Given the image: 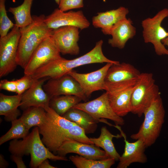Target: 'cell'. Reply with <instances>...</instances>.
Segmentation results:
<instances>
[{
  "mask_svg": "<svg viewBox=\"0 0 168 168\" xmlns=\"http://www.w3.org/2000/svg\"><path fill=\"white\" fill-rule=\"evenodd\" d=\"M103 41L97 42L90 51L79 57L71 60L62 58L49 63L37 69L32 75L33 77L39 79L45 77L50 78H59L69 71L80 66L94 63H119L110 60L104 54L102 50Z\"/></svg>",
  "mask_w": 168,
  "mask_h": 168,
  "instance_id": "cell-1",
  "label": "cell"
},
{
  "mask_svg": "<svg viewBox=\"0 0 168 168\" xmlns=\"http://www.w3.org/2000/svg\"><path fill=\"white\" fill-rule=\"evenodd\" d=\"M45 17L44 14L33 16L32 22L20 28V37L16 61L17 65L24 69L38 46L51 35L53 30L46 25L44 21Z\"/></svg>",
  "mask_w": 168,
  "mask_h": 168,
  "instance_id": "cell-2",
  "label": "cell"
},
{
  "mask_svg": "<svg viewBox=\"0 0 168 168\" xmlns=\"http://www.w3.org/2000/svg\"><path fill=\"white\" fill-rule=\"evenodd\" d=\"M38 127H35L31 132L21 140L13 139L9 143V151L11 155L22 157L30 156L31 168H38L44 160H68L66 157L55 155L45 146L40 139Z\"/></svg>",
  "mask_w": 168,
  "mask_h": 168,
  "instance_id": "cell-3",
  "label": "cell"
},
{
  "mask_svg": "<svg viewBox=\"0 0 168 168\" xmlns=\"http://www.w3.org/2000/svg\"><path fill=\"white\" fill-rule=\"evenodd\" d=\"M46 112L45 120L39 127L41 140L47 148L55 155L66 140L67 130L75 123L57 114L49 106L44 109Z\"/></svg>",
  "mask_w": 168,
  "mask_h": 168,
  "instance_id": "cell-4",
  "label": "cell"
},
{
  "mask_svg": "<svg viewBox=\"0 0 168 168\" xmlns=\"http://www.w3.org/2000/svg\"><path fill=\"white\" fill-rule=\"evenodd\" d=\"M143 114L144 120L138 131L132 134L130 138L142 140L147 147L155 143L165 122V110L161 95L152 102Z\"/></svg>",
  "mask_w": 168,
  "mask_h": 168,
  "instance_id": "cell-5",
  "label": "cell"
},
{
  "mask_svg": "<svg viewBox=\"0 0 168 168\" xmlns=\"http://www.w3.org/2000/svg\"><path fill=\"white\" fill-rule=\"evenodd\" d=\"M160 95L152 74L141 73L132 95L131 112L141 117L152 102Z\"/></svg>",
  "mask_w": 168,
  "mask_h": 168,
  "instance_id": "cell-6",
  "label": "cell"
},
{
  "mask_svg": "<svg viewBox=\"0 0 168 168\" xmlns=\"http://www.w3.org/2000/svg\"><path fill=\"white\" fill-rule=\"evenodd\" d=\"M140 74L138 69L129 63L113 64L106 74L104 90L110 94L134 86Z\"/></svg>",
  "mask_w": 168,
  "mask_h": 168,
  "instance_id": "cell-7",
  "label": "cell"
},
{
  "mask_svg": "<svg viewBox=\"0 0 168 168\" xmlns=\"http://www.w3.org/2000/svg\"><path fill=\"white\" fill-rule=\"evenodd\" d=\"M168 16V9L164 8L153 17L145 19L142 22L144 42L152 44L156 54L158 55L168 56V49L161 42L162 40L168 36V32L161 26L163 21Z\"/></svg>",
  "mask_w": 168,
  "mask_h": 168,
  "instance_id": "cell-8",
  "label": "cell"
},
{
  "mask_svg": "<svg viewBox=\"0 0 168 168\" xmlns=\"http://www.w3.org/2000/svg\"><path fill=\"white\" fill-rule=\"evenodd\" d=\"M20 28L15 25L6 36L0 38V77L13 72L17 64L16 59Z\"/></svg>",
  "mask_w": 168,
  "mask_h": 168,
  "instance_id": "cell-9",
  "label": "cell"
},
{
  "mask_svg": "<svg viewBox=\"0 0 168 168\" xmlns=\"http://www.w3.org/2000/svg\"><path fill=\"white\" fill-rule=\"evenodd\" d=\"M73 107L82 110L98 122H102L110 126L112 124L103 119L110 120L116 125H123L124 124L122 117L117 115L112 108L109 102L108 94L106 92L93 100L80 102Z\"/></svg>",
  "mask_w": 168,
  "mask_h": 168,
  "instance_id": "cell-10",
  "label": "cell"
},
{
  "mask_svg": "<svg viewBox=\"0 0 168 168\" xmlns=\"http://www.w3.org/2000/svg\"><path fill=\"white\" fill-rule=\"evenodd\" d=\"M60 53L51 35L37 48L24 69L25 74L32 75L38 69L55 60L62 58Z\"/></svg>",
  "mask_w": 168,
  "mask_h": 168,
  "instance_id": "cell-11",
  "label": "cell"
},
{
  "mask_svg": "<svg viewBox=\"0 0 168 168\" xmlns=\"http://www.w3.org/2000/svg\"><path fill=\"white\" fill-rule=\"evenodd\" d=\"M45 92L52 97L65 95L77 96L86 102L88 98L78 82L72 76L66 74L56 78H49L43 85Z\"/></svg>",
  "mask_w": 168,
  "mask_h": 168,
  "instance_id": "cell-12",
  "label": "cell"
},
{
  "mask_svg": "<svg viewBox=\"0 0 168 168\" xmlns=\"http://www.w3.org/2000/svg\"><path fill=\"white\" fill-rule=\"evenodd\" d=\"M45 22L48 27L54 30L59 27L73 26L81 30L88 28L90 23L81 10L63 12L56 8L49 15L46 16Z\"/></svg>",
  "mask_w": 168,
  "mask_h": 168,
  "instance_id": "cell-13",
  "label": "cell"
},
{
  "mask_svg": "<svg viewBox=\"0 0 168 168\" xmlns=\"http://www.w3.org/2000/svg\"><path fill=\"white\" fill-rule=\"evenodd\" d=\"M79 28L73 26L61 27L53 30L51 36L63 55H77L80 52L78 44Z\"/></svg>",
  "mask_w": 168,
  "mask_h": 168,
  "instance_id": "cell-14",
  "label": "cell"
},
{
  "mask_svg": "<svg viewBox=\"0 0 168 168\" xmlns=\"http://www.w3.org/2000/svg\"><path fill=\"white\" fill-rule=\"evenodd\" d=\"M114 64L108 63L101 68L87 73H78L72 70L67 73L79 83L84 93L88 98L94 92L104 90V80L108 70Z\"/></svg>",
  "mask_w": 168,
  "mask_h": 168,
  "instance_id": "cell-15",
  "label": "cell"
},
{
  "mask_svg": "<svg viewBox=\"0 0 168 168\" xmlns=\"http://www.w3.org/2000/svg\"><path fill=\"white\" fill-rule=\"evenodd\" d=\"M114 127L119 131L125 142L124 151L119 158L117 168H126L133 163L147 162V158L145 153L147 147L144 142L140 139L133 142H129L120 127L116 125Z\"/></svg>",
  "mask_w": 168,
  "mask_h": 168,
  "instance_id": "cell-16",
  "label": "cell"
},
{
  "mask_svg": "<svg viewBox=\"0 0 168 168\" xmlns=\"http://www.w3.org/2000/svg\"><path fill=\"white\" fill-rule=\"evenodd\" d=\"M69 153H74L87 159L96 160L109 158L104 150L94 144H87L68 139L63 143L58 149L57 155L66 157Z\"/></svg>",
  "mask_w": 168,
  "mask_h": 168,
  "instance_id": "cell-17",
  "label": "cell"
},
{
  "mask_svg": "<svg viewBox=\"0 0 168 168\" xmlns=\"http://www.w3.org/2000/svg\"><path fill=\"white\" fill-rule=\"evenodd\" d=\"M49 78L45 77L36 79L32 86L22 94L20 106L22 110L33 106L44 109L49 106L52 97L45 92L43 86L44 82Z\"/></svg>",
  "mask_w": 168,
  "mask_h": 168,
  "instance_id": "cell-18",
  "label": "cell"
},
{
  "mask_svg": "<svg viewBox=\"0 0 168 168\" xmlns=\"http://www.w3.org/2000/svg\"><path fill=\"white\" fill-rule=\"evenodd\" d=\"M129 12L128 8L124 7L104 12H98L92 18L94 27L100 28L103 33L110 35L113 26L117 23L126 18Z\"/></svg>",
  "mask_w": 168,
  "mask_h": 168,
  "instance_id": "cell-19",
  "label": "cell"
},
{
  "mask_svg": "<svg viewBox=\"0 0 168 168\" xmlns=\"http://www.w3.org/2000/svg\"><path fill=\"white\" fill-rule=\"evenodd\" d=\"M136 33V29L133 25L132 21L126 18L112 28L110 34L112 38L108 40V43L112 47L123 49L127 41L133 38Z\"/></svg>",
  "mask_w": 168,
  "mask_h": 168,
  "instance_id": "cell-20",
  "label": "cell"
},
{
  "mask_svg": "<svg viewBox=\"0 0 168 168\" xmlns=\"http://www.w3.org/2000/svg\"><path fill=\"white\" fill-rule=\"evenodd\" d=\"M136 84L117 92L108 94L110 104L118 116L122 117L131 112V96Z\"/></svg>",
  "mask_w": 168,
  "mask_h": 168,
  "instance_id": "cell-21",
  "label": "cell"
},
{
  "mask_svg": "<svg viewBox=\"0 0 168 168\" xmlns=\"http://www.w3.org/2000/svg\"><path fill=\"white\" fill-rule=\"evenodd\" d=\"M62 116L82 128L86 134L93 133L97 129L98 122L82 110L72 107Z\"/></svg>",
  "mask_w": 168,
  "mask_h": 168,
  "instance_id": "cell-22",
  "label": "cell"
},
{
  "mask_svg": "<svg viewBox=\"0 0 168 168\" xmlns=\"http://www.w3.org/2000/svg\"><path fill=\"white\" fill-rule=\"evenodd\" d=\"M21 95L8 96L0 94V115L4 116L5 120L11 122L17 119L21 114L20 107Z\"/></svg>",
  "mask_w": 168,
  "mask_h": 168,
  "instance_id": "cell-23",
  "label": "cell"
},
{
  "mask_svg": "<svg viewBox=\"0 0 168 168\" xmlns=\"http://www.w3.org/2000/svg\"><path fill=\"white\" fill-rule=\"evenodd\" d=\"M122 137L121 134L113 135L105 126H103L101 128L100 135L98 138H90V139L94 145L103 149L109 158L118 161L120 156L117 151L112 140L113 138H119Z\"/></svg>",
  "mask_w": 168,
  "mask_h": 168,
  "instance_id": "cell-24",
  "label": "cell"
},
{
  "mask_svg": "<svg viewBox=\"0 0 168 168\" xmlns=\"http://www.w3.org/2000/svg\"><path fill=\"white\" fill-rule=\"evenodd\" d=\"M34 0H24L22 4L15 7H10L8 11L13 15L15 25L20 28L30 24L33 20L31 7Z\"/></svg>",
  "mask_w": 168,
  "mask_h": 168,
  "instance_id": "cell-25",
  "label": "cell"
},
{
  "mask_svg": "<svg viewBox=\"0 0 168 168\" xmlns=\"http://www.w3.org/2000/svg\"><path fill=\"white\" fill-rule=\"evenodd\" d=\"M82 100L80 97L72 95L54 96L50 100L49 107L58 115L62 116Z\"/></svg>",
  "mask_w": 168,
  "mask_h": 168,
  "instance_id": "cell-26",
  "label": "cell"
},
{
  "mask_svg": "<svg viewBox=\"0 0 168 168\" xmlns=\"http://www.w3.org/2000/svg\"><path fill=\"white\" fill-rule=\"evenodd\" d=\"M23 111L19 119L29 129L33 126L40 127L45 120L46 112L42 107H31Z\"/></svg>",
  "mask_w": 168,
  "mask_h": 168,
  "instance_id": "cell-27",
  "label": "cell"
},
{
  "mask_svg": "<svg viewBox=\"0 0 168 168\" xmlns=\"http://www.w3.org/2000/svg\"><path fill=\"white\" fill-rule=\"evenodd\" d=\"M69 159L77 168H110L116 161L114 159L110 158L96 160L77 155L71 156Z\"/></svg>",
  "mask_w": 168,
  "mask_h": 168,
  "instance_id": "cell-28",
  "label": "cell"
},
{
  "mask_svg": "<svg viewBox=\"0 0 168 168\" xmlns=\"http://www.w3.org/2000/svg\"><path fill=\"white\" fill-rule=\"evenodd\" d=\"M10 129L0 138V145L11 140L23 138L29 133V129L20 119L12 121Z\"/></svg>",
  "mask_w": 168,
  "mask_h": 168,
  "instance_id": "cell-29",
  "label": "cell"
},
{
  "mask_svg": "<svg viewBox=\"0 0 168 168\" xmlns=\"http://www.w3.org/2000/svg\"><path fill=\"white\" fill-rule=\"evenodd\" d=\"M84 130L76 124L69 128L66 133V140L71 139L88 144H94L86 135Z\"/></svg>",
  "mask_w": 168,
  "mask_h": 168,
  "instance_id": "cell-30",
  "label": "cell"
},
{
  "mask_svg": "<svg viewBox=\"0 0 168 168\" xmlns=\"http://www.w3.org/2000/svg\"><path fill=\"white\" fill-rule=\"evenodd\" d=\"M5 1L6 0H0V37L6 35L9 30L15 25L7 15L5 5Z\"/></svg>",
  "mask_w": 168,
  "mask_h": 168,
  "instance_id": "cell-31",
  "label": "cell"
},
{
  "mask_svg": "<svg viewBox=\"0 0 168 168\" xmlns=\"http://www.w3.org/2000/svg\"><path fill=\"white\" fill-rule=\"evenodd\" d=\"M36 79H34L32 75L25 74L21 78L16 80L17 94L21 95L30 88Z\"/></svg>",
  "mask_w": 168,
  "mask_h": 168,
  "instance_id": "cell-32",
  "label": "cell"
},
{
  "mask_svg": "<svg viewBox=\"0 0 168 168\" xmlns=\"http://www.w3.org/2000/svg\"><path fill=\"white\" fill-rule=\"evenodd\" d=\"M83 0H60L58 8L63 12L84 7Z\"/></svg>",
  "mask_w": 168,
  "mask_h": 168,
  "instance_id": "cell-33",
  "label": "cell"
},
{
  "mask_svg": "<svg viewBox=\"0 0 168 168\" xmlns=\"http://www.w3.org/2000/svg\"><path fill=\"white\" fill-rule=\"evenodd\" d=\"M0 89L9 92L16 93L17 87L16 80H1L0 82Z\"/></svg>",
  "mask_w": 168,
  "mask_h": 168,
  "instance_id": "cell-34",
  "label": "cell"
},
{
  "mask_svg": "<svg viewBox=\"0 0 168 168\" xmlns=\"http://www.w3.org/2000/svg\"><path fill=\"white\" fill-rule=\"evenodd\" d=\"M22 157L11 155V159L16 163L18 168H26V166L23 161Z\"/></svg>",
  "mask_w": 168,
  "mask_h": 168,
  "instance_id": "cell-35",
  "label": "cell"
},
{
  "mask_svg": "<svg viewBox=\"0 0 168 168\" xmlns=\"http://www.w3.org/2000/svg\"><path fill=\"white\" fill-rule=\"evenodd\" d=\"M39 168H56V167L51 165L48 160L46 159L43 161L39 166Z\"/></svg>",
  "mask_w": 168,
  "mask_h": 168,
  "instance_id": "cell-36",
  "label": "cell"
},
{
  "mask_svg": "<svg viewBox=\"0 0 168 168\" xmlns=\"http://www.w3.org/2000/svg\"><path fill=\"white\" fill-rule=\"evenodd\" d=\"M9 164L8 162L4 159L3 155H0V168H5L8 167Z\"/></svg>",
  "mask_w": 168,
  "mask_h": 168,
  "instance_id": "cell-37",
  "label": "cell"
},
{
  "mask_svg": "<svg viewBox=\"0 0 168 168\" xmlns=\"http://www.w3.org/2000/svg\"><path fill=\"white\" fill-rule=\"evenodd\" d=\"M161 42L164 46L166 45L168 47V36L162 40Z\"/></svg>",
  "mask_w": 168,
  "mask_h": 168,
  "instance_id": "cell-38",
  "label": "cell"
},
{
  "mask_svg": "<svg viewBox=\"0 0 168 168\" xmlns=\"http://www.w3.org/2000/svg\"><path fill=\"white\" fill-rule=\"evenodd\" d=\"M54 0L57 4L58 5L59 4L60 0Z\"/></svg>",
  "mask_w": 168,
  "mask_h": 168,
  "instance_id": "cell-39",
  "label": "cell"
}]
</instances>
